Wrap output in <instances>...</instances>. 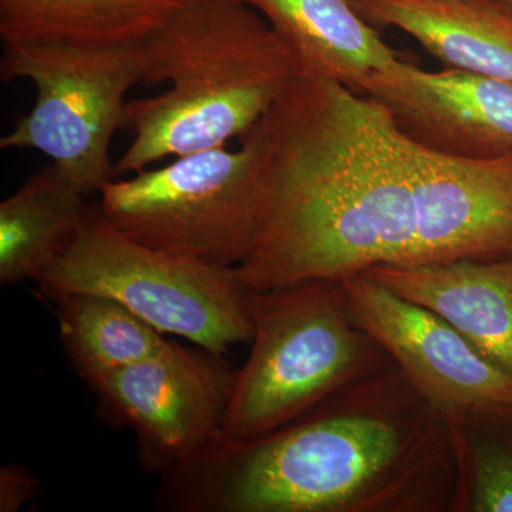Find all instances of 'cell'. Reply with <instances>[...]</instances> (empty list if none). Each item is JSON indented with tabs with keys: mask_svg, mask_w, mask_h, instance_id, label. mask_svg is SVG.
Returning <instances> with one entry per match:
<instances>
[{
	"mask_svg": "<svg viewBox=\"0 0 512 512\" xmlns=\"http://www.w3.org/2000/svg\"><path fill=\"white\" fill-rule=\"evenodd\" d=\"M249 136L271 197L235 268L249 291L377 265L512 258V153L443 156L404 136L372 97L301 74Z\"/></svg>",
	"mask_w": 512,
	"mask_h": 512,
	"instance_id": "6da1fadb",
	"label": "cell"
},
{
	"mask_svg": "<svg viewBox=\"0 0 512 512\" xmlns=\"http://www.w3.org/2000/svg\"><path fill=\"white\" fill-rule=\"evenodd\" d=\"M167 473L165 504L188 512L456 511L446 410L392 366L244 443L212 440Z\"/></svg>",
	"mask_w": 512,
	"mask_h": 512,
	"instance_id": "7a4b0ae2",
	"label": "cell"
},
{
	"mask_svg": "<svg viewBox=\"0 0 512 512\" xmlns=\"http://www.w3.org/2000/svg\"><path fill=\"white\" fill-rule=\"evenodd\" d=\"M143 83L160 96L128 101L133 141L114 178L165 158L227 146L281 96L295 63L268 22L239 0H198L140 42Z\"/></svg>",
	"mask_w": 512,
	"mask_h": 512,
	"instance_id": "3957f363",
	"label": "cell"
},
{
	"mask_svg": "<svg viewBox=\"0 0 512 512\" xmlns=\"http://www.w3.org/2000/svg\"><path fill=\"white\" fill-rule=\"evenodd\" d=\"M252 348L217 439L244 443L299 419L393 360L350 318L342 281L249 291Z\"/></svg>",
	"mask_w": 512,
	"mask_h": 512,
	"instance_id": "277c9868",
	"label": "cell"
},
{
	"mask_svg": "<svg viewBox=\"0 0 512 512\" xmlns=\"http://www.w3.org/2000/svg\"><path fill=\"white\" fill-rule=\"evenodd\" d=\"M37 284L53 299L72 293L113 299L161 333L217 357L252 339L249 289L237 269L138 244L114 228L99 205L87 208L72 245Z\"/></svg>",
	"mask_w": 512,
	"mask_h": 512,
	"instance_id": "5b68a950",
	"label": "cell"
},
{
	"mask_svg": "<svg viewBox=\"0 0 512 512\" xmlns=\"http://www.w3.org/2000/svg\"><path fill=\"white\" fill-rule=\"evenodd\" d=\"M110 180L99 208L121 234L157 251L221 268L247 259L269 214V188L251 138Z\"/></svg>",
	"mask_w": 512,
	"mask_h": 512,
	"instance_id": "8992f818",
	"label": "cell"
},
{
	"mask_svg": "<svg viewBox=\"0 0 512 512\" xmlns=\"http://www.w3.org/2000/svg\"><path fill=\"white\" fill-rule=\"evenodd\" d=\"M143 73L140 43H3L2 82L29 80L36 101L2 137L0 148L40 151L86 197L99 194L114 178L111 141L126 127L127 93L143 82Z\"/></svg>",
	"mask_w": 512,
	"mask_h": 512,
	"instance_id": "52a82bcc",
	"label": "cell"
},
{
	"mask_svg": "<svg viewBox=\"0 0 512 512\" xmlns=\"http://www.w3.org/2000/svg\"><path fill=\"white\" fill-rule=\"evenodd\" d=\"M234 377L221 357L171 342L92 387L106 409L136 433L143 460L167 471L217 439Z\"/></svg>",
	"mask_w": 512,
	"mask_h": 512,
	"instance_id": "ba28073f",
	"label": "cell"
},
{
	"mask_svg": "<svg viewBox=\"0 0 512 512\" xmlns=\"http://www.w3.org/2000/svg\"><path fill=\"white\" fill-rule=\"evenodd\" d=\"M353 323L421 394L444 410L512 406V376L447 320L356 274L343 279Z\"/></svg>",
	"mask_w": 512,
	"mask_h": 512,
	"instance_id": "9c48e42d",
	"label": "cell"
},
{
	"mask_svg": "<svg viewBox=\"0 0 512 512\" xmlns=\"http://www.w3.org/2000/svg\"><path fill=\"white\" fill-rule=\"evenodd\" d=\"M414 143L443 156L484 160L512 153V82L402 59L373 73L362 92Z\"/></svg>",
	"mask_w": 512,
	"mask_h": 512,
	"instance_id": "30bf717a",
	"label": "cell"
},
{
	"mask_svg": "<svg viewBox=\"0 0 512 512\" xmlns=\"http://www.w3.org/2000/svg\"><path fill=\"white\" fill-rule=\"evenodd\" d=\"M360 274L437 313L512 376V258L377 265Z\"/></svg>",
	"mask_w": 512,
	"mask_h": 512,
	"instance_id": "8fae6325",
	"label": "cell"
},
{
	"mask_svg": "<svg viewBox=\"0 0 512 512\" xmlns=\"http://www.w3.org/2000/svg\"><path fill=\"white\" fill-rule=\"evenodd\" d=\"M376 29L416 39L448 69L512 82V10L495 0H349Z\"/></svg>",
	"mask_w": 512,
	"mask_h": 512,
	"instance_id": "7c38bea8",
	"label": "cell"
},
{
	"mask_svg": "<svg viewBox=\"0 0 512 512\" xmlns=\"http://www.w3.org/2000/svg\"><path fill=\"white\" fill-rule=\"evenodd\" d=\"M281 40L301 76L335 80L362 92L373 73L400 59L349 0H239Z\"/></svg>",
	"mask_w": 512,
	"mask_h": 512,
	"instance_id": "4fadbf2b",
	"label": "cell"
},
{
	"mask_svg": "<svg viewBox=\"0 0 512 512\" xmlns=\"http://www.w3.org/2000/svg\"><path fill=\"white\" fill-rule=\"evenodd\" d=\"M86 195L49 164L0 204V282L39 281L79 234Z\"/></svg>",
	"mask_w": 512,
	"mask_h": 512,
	"instance_id": "5bb4252c",
	"label": "cell"
},
{
	"mask_svg": "<svg viewBox=\"0 0 512 512\" xmlns=\"http://www.w3.org/2000/svg\"><path fill=\"white\" fill-rule=\"evenodd\" d=\"M198 0H0L2 43L133 45Z\"/></svg>",
	"mask_w": 512,
	"mask_h": 512,
	"instance_id": "9a60e30c",
	"label": "cell"
},
{
	"mask_svg": "<svg viewBox=\"0 0 512 512\" xmlns=\"http://www.w3.org/2000/svg\"><path fill=\"white\" fill-rule=\"evenodd\" d=\"M55 301L64 349L90 386L171 343L163 338L164 333L113 299L72 293Z\"/></svg>",
	"mask_w": 512,
	"mask_h": 512,
	"instance_id": "2e32d148",
	"label": "cell"
},
{
	"mask_svg": "<svg viewBox=\"0 0 512 512\" xmlns=\"http://www.w3.org/2000/svg\"><path fill=\"white\" fill-rule=\"evenodd\" d=\"M447 413L456 441V511L512 512V406Z\"/></svg>",
	"mask_w": 512,
	"mask_h": 512,
	"instance_id": "e0dca14e",
	"label": "cell"
},
{
	"mask_svg": "<svg viewBox=\"0 0 512 512\" xmlns=\"http://www.w3.org/2000/svg\"><path fill=\"white\" fill-rule=\"evenodd\" d=\"M39 490V481L25 467L6 466L0 471V511L16 512Z\"/></svg>",
	"mask_w": 512,
	"mask_h": 512,
	"instance_id": "ac0fdd59",
	"label": "cell"
},
{
	"mask_svg": "<svg viewBox=\"0 0 512 512\" xmlns=\"http://www.w3.org/2000/svg\"><path fill=\"white\" fill-rule=\"evenodd\" d=\"M495 2L501 3L505 8L512 10V0H495Z\"/></svg>",
	"mask_w": 512,
	"mask_h": 512,
	"instance_id": "d6986e66",
	"label": "cell"
}]
</instances>
